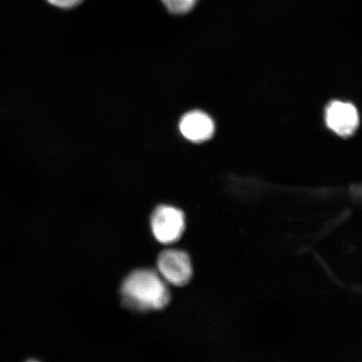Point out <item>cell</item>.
<instances>
[{"label":"cell","mask_w":362,"mask_h":362,"mask_svg":"<svg viewBox=\"0 0 362 362\" xmlns=\"http://www.w3.org/2000/svg\"><path fill=\"white\" fill-rule=\"evenodd\" d=\"M121 292L127 305L142 311L164 309L170 298L164 279L151 269L134 271L124 280Z\"/></svg>","instance_id":"6da1fadb"},{"label":"cell","mask_w":362,"mask_h":362,"mask_svg":"<svg viewBox=\"0 0 362 362\" xmlns=\"http://www.w3.org/2000/svg\"><path fill=\"white\" fill-rule=\"evenodd\" d=\"M185 228L183 211L170 206L156 208L151 217V228L157 241L163 244L177 242Z\"/></svg>","instance_id":"7a4b0ae2"},{"label":"cell","mask_w":362,"mask_h":362,"mask_svg":"<svg viewBox=\"0 0 362 362\" xmlns=\"http://www.w3.org/2000/svg\"><path fill=\"white\" fill-rule=\"evenodd\" d=\"M158 272L165 281L175 286H184L193 274L191 259L187 252L178 249H167L158 257Z\"/></svg>","instance_id":"3957f363"},{"label":"cell","mask_w":362,"mask_h":362,"mask_svg":"<svg viewBox=\"0 0 362 362\" xmlns=\"http://www.w3.org/2000/svg\"><path fill=\"white\" fill-rule=\"evenodd\" d=\"M325 123L334 134L349 137L359 125V113L351 103L334 101L325 110Z\"/></svg>","instance_id":"277c9868"},{"label":"cell","mask_w":362,"mask_h":362,"mask_svg":"<svg viewBox=\"0 0 362 362\" xmlns=\"http://www.w3.org/2000/svg\"><path fill=\"white\" fill-rule=\"evenodd\" d=\"M179 128L181 134L194 143L207 141L215 132V124L211 117L198 110L185 113L181 117Z\"/></svg>","instance_id":"5b68a950"},{"label":"cell","mask_w":362,"mask_h":362,"mask_svg":"<svg viewBox=\"0 0 362 362\" xmlns=\"http://www.w3.org/2000/svg\"><path fill=\"white\" fill-rule=\"evenodd\" d=\"M170 13L174 15H185L192 10L198 0H161Z\"/></svg>","instance_id":"8992f818"},{"label":"cell","mask_w":362,"mask_h":362,"mask_svg":"<svg viewBox=\"0 0 362 362\" xmlns=\"http://www.w3.org/2000/svg\"><path fill=\"white\" fill-rule=\"evenodd\" d=\"M83 0H47L52 6L61 8H71L79 6Z\"/></svg>","instance_id":"52a82bcc"}]
</instances>
